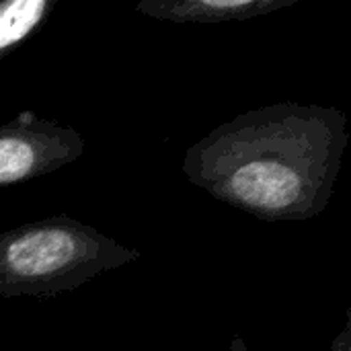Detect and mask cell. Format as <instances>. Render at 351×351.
Returning a JSON list of instances; mask_svg holds the SVG:
<instances>
[{"label":"cell","mask_w":351,"mask_h":351,"mask_svg":"<svg viewBox=\"0 0 351 351\" xmlns=\"http://www.w3.org/2000/svg\"><path fill=\"white\" fill-rule=\"evenodd\" d=\"M348 144L341 109L282 101L214 128L187 148L183 173L261 222H302L327 210Z\"/></svg>","instance_id":"obj_1"},{"label":"cell","mask_w":351,"mask_h":351,"mask_svg":"<svg viewBox=\"0 0 351 351\" xmlns=\"http://www.w3.org/2000/svg\"><path fill=\"white\" fill-rule=\"evenodd\" d=\"M140 257L95 226L53 214L0 232V298H56Z\"/></svg>","instance_id":"obj_2"},{"label":"cell","mask_w":351,"mask_h":351,"mask_svg":"<svg viewBox=\"0 0 351 351\" xmlns=\"http://www.w3.org/2000/svg\"><path fill=\"white\" fill-rule=\"evenodd\" d=\"M86 142L74 128L25 109L0 125V187L27 183L76 162Z\"/></svg>","instance_id":"obj_3"},{"label":"cell","mask_w":351,"mask_h":351,"mask_svg":"<svg viewBox=\"0 0 351 351\" xmlns=\"http://www.w3.org/2000/svg\"><path fill=\"white\" fill-rule=\"evenodd\" d=\"M296 2L298 0H140L136 10L156 21L218 25L267 16Z\"/></svg>","instance_id":"obj_4"},{"label":"cell","mask_w":351,"mask_h":351,"mask_svg":"<svg viewBox=\"0 0 351 351\" xmlns=\"http://www.w3.org/2000/svg\"><path fill=\"white\" fill-rule=\"evenodd\" d=\"M53 8L51 0H0V62L39 31Z\"/></svg>","instance_id":"obj_5"},{"label":"cell","mask_w":351,"mask_h":351,"mask_svg":"<svg viewBox=\"0 0 351 351\" xmlns=\"http://www.w3.org/2000/svg\"><path fill=\"white\" fill-rule=\"evenodd\" d=\"M331 351H351V315L348 311L346 315V325L343 329L335 335L333 343H331Z\"/></svg>","instance_id":"obj_6"},{"label":"cell","mask_w":351,"mask_h":351,"mask_svg":"<svg viewBox=\"0 0 351 351\" xmlns=\"http://www.w3.org/2000/svg\"><path fill=\"white\" fill-rule=\"evenodd\" d=\"M228 351H249V348H247V343H245V339L241 335H234L230 339V350Z\"/></svg>","instance_id":"obj_7"}]
</instances>
